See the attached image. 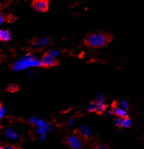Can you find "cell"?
Instances as JSON below:
<instances>
[{
    "mask_svg": "<svg viewBox=\"0 0 144 149\" xmlns=\"http://www.w3.org/2000/svg\"><path fill=\"white\" fill-rule=\"evenodd\" d=\"M5 133L6 135L10 138H15L17 137L16 133H15L12 129H8V130L6 131Z\"/></svg>",
    "mask_w": 144,
    "mask_h": 149,
    "instance_id": "obj_11",
    "label": "cell"
},
{
    "mask_svg": "<svg viewBox=\"0 0 144 149\" xmlns=\"http://www.w3.org/2000/svg\"><path fill=\"white\" fill-rule=\"evenodd\" d=\"M49 2L48 0H33L32 8L39 13H45L48 10Z\"/></svg>",
    "mask_w": 144,
    "mask_h": 149,
    "instance_id": "obj_4",
    "label": "cell"
},
{
    "mask_svg": "<svg viewBox=\"0 0 144 149\" xmlns=\"http://www.w3.org/2000/svg\"><path fill=\"white\" fill-rule=\"evenodd\" d=\"M122 120H123V118L117 116L116 118L114 119V124L116 126L118 127H122Z\"/></svg>",
    "mask_w": 144,
    "mask_h": 149,
    "instance_id": "obj_12",
    "label": "cell"
},
{
    "mask_svg": "<svg viewBox=\"0 0 144 149\" xmlns=\"http://www.w3.org/2000/svg\"><path fill=\"white\" fill-rule=\"evenodd\" d=\"M77 133H79L81 137H83V138H87L91 136V131L89 129V127L86 126H81L77 131Z\"/></svg>",
    "mask_w": 144,
    "mask_h": 149,
    "instance_id": "obj_6",
    "label": "cell"
},
{
    "mask_svg": "<svg viewBox=\"0 0 144 149\" xmlns=\"http://www.w3.org/2000/svg\"><path fill=\"white\" fill-rule=\"evenodd\" d=\"M131 126V120L128 116L123 118V120H122V128H129Z\"/></svg>",
    "mask_w": 144,
    "mask_h": 149,
    "instance_id": "obj_10",
    "label": "cell"
},
{
    "mask_svg": "<svg viewBox=\"0 0 144 149\" xmlns=\"http://www.w3.org/2000/svg\"><path fill=\"white\" fill-rule=\"evenodd\" d=\"M19 89V86L16 84L10 83L6 86V91L8 93H15V92L18 91Z\"/></svg>",
    "mask_w": 144,
    "mask_h": 149,
    "instance_id": "obj_9",
    "label": "cell"
},
{
    "mask_svg": "<svg viewBox=\"0 0 144 149\" xmlns=\"http://www.w3.org/2000/svg\"><path fill=\"white\" fill-rule=\"evenodd\" d=\"M64 143L73 149H81L84 146V138L79 133H75L64 139Z\"/></svg>",
    "mask_w": 144,
    "mask_h": 149,
    "instance_id": "obj_2",
    "label": "cell"
},
{
    "mask_svg": "<svg viewBox=\"0 0 144 149\" xmlns=\"http://www.w3.org/2000/svg\"><path fill=\"white\" fill-rule=\"evenodd\" d=\"M60 62L55 56L51 52L44 54L40 60V65L43 68H51L58 65Z\"/></svg>",
    "mask_w": 144,
    "mask_h": 149,
    "instance_id": "obj_3",
    "label": "cell"
},
{
    "mask_svg": "<svg viewBox=\"0 0 144 149\" xmlns=\"http://www.w3.org/2000/svg\"><path fill=\"white\" fill-rule=\"evenodd\" d=\"M112 40L110 34L105 32H95L87 34L83 39L84 45L90 49H98L107 45Z\"/></svg>",
    "mask_w": 144,
    "mask_h": 149,
    "instance_id": "obj_1",
    "label": "cell"
},
{
    "mask_svg": "<svg viewBox=\"0 0 144 149\" xmlns=\"http://www.w3.org/2000/svg\"><path fill=\"white\" fill-rule=\"evenodd\" d=\"M11 38V34L8 29H1L0 31V40L2 42H7Z\"/></svg>",
    "mask_w": 144,
    "mask_h": 149,
    "instance_id": "obj_8",
    "label": "cell"
},
{
    "mask_svg": "<svg viewBox=\"0 0 144 149\" xmlns=\"http://www.w3.org/2000/svg\"><path fill=\"white\" fill-rule=\"evenodd\" d=\"M121 105H122V107L124 109H127L128 107V103H127V101H126V100H122V102H121Z\"/></svg>",
    "mask_w": 144,
    "mask_h": 149,
    "instance_id": "obj_14",
    "label": "cell"
},
{
    "mask_svg": "<svg viewBox=\"0 0 144 149\" xmlns=\"http://www.w3.org/2000/svg\"><path fill=\"white\" fill-rule=\"evenodd\" d=\"M17 147L15 146H12V145H8V146H4V148H6V149H12V148H16Z\"/></svg>",
    "mask_w": 144,
    "mask_h": 149,
    "instance_id": "obj_17",
    "label": "cell"
},
{
    "mask_svg": "<svg viewBox=\"0 0 144 149\" xmlns=\"http://www.w3.org/2000/svg\"><path fill=\"white\" fill-rule=\"evenodd\" d=\"M96 103L91 102L87 109H88L89 111H96Z\"/></svg>",
    "mask_w": 144,
    "mask_h": 149,
    "instance_id": "obj_13",
    "label": "cell"
},
{
    "mask_svg": "<svg viewBox=\"0 0 144 149\" xmlns=\"http://www.w3.org/2000/svg\"><path fill=\"white\" fill-rule=\"evenodd\" d=\"M107 107V104L104 102V100L102 99V97L100 99H98L96 102V111L98 113H102L105 111V109Z\"/></svg>",
    "mask_w": 144,
    "mask_h": 149,
    "instance_id": "obj_7",
    "label": "cell"
},
{
    "mask_svg": "<svg viewBox=\"0 0 144 149\" xmlns=\"http://www.w3.org/2000/svg\"><path fill=\"white\" fill-rule=\"evenodd\" d=\"M0 111H1V118H2L3 113H4V107H3V105L1 103V107H0Z\"/></svg>",
    "mask_w": 144,
    "mask_h": 149,
    "instance_id": "obj_15",
    "label": "cell"
},
{
    "mask_svg": "<svg viewBox=\"0 0 144 149\" xmlns=\"http://www.w3.org/2000/svg\"><path fill=\"white\" fill-rule=\"evenodd\" d=\"M108 148V146H105V144H101V145H100V146H97L96 147V148H98V149H100V148Z\"/></svg>",
    "mask_w": 144,
    "mask_h": 149,
    "instance_id": "obj_16",
    "label": "cell"
},
{
    "mask_svg": "<svg viewBox=\"0 0 144 149\" xmlns=\"http://www.w3.org/2000/svg\"><path fill=\"white\" fill-rule=\"evenodd\" d=\"M113 114H114L116 116H119L122 118H125L127 116V112H126V109L123 108V107H120L118 105H114L113 106V109L111 111Z\"/></svg>",
    "mask_w": 144,
    "mask_h": 149,
    "instance_id": "obj_5",
    "label": "cell"
}]
</instances>
